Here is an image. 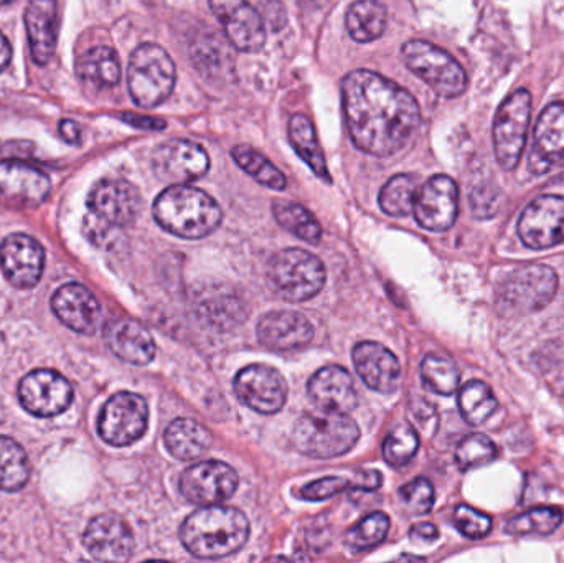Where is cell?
I'll return each instance as SVG.
<instances>
[{"mask_svg": "<svg viewBox=\"0 0 564 563\" xmlns=\"http://www.w3.org/2000/svg\"><path fill=\"white\" fill-rule=\"evenodd\" d=\"M348 134L360 151L388 158L401 151L421 121L410 91L368 69H355L341 83Z\"/></svg>", "mask_w": 564, "mask_h": 563, "instance_id": "1", "label": "cell"}, {"mask_svg": "<svg viewBox=\"0 0 564 563\" xmlns=\"http://www.w3.org/2000/svg\"><path fill=\"white\" fill-rule=\"evenodd\" d=\"M250 538V522L237 508L202 506L185 519L181 529L182 544L198 559H224L235 554Z\"/></svg>", "mask_w": 564, "mask_h": 563, "instance_id": "2", "label": "cell"}, {"mask_svg": "<svg viewBox=\"0 0 564 563\" xmlns=\"http://www.w3.org/2000/svg\"><path fill=\"white\" fill-rule=\"evenodd\" d=\"M154 217L169 234L197 240L217 230L224 215L220 205L207 192L177 184L155 198Z\"/></svg>", "mask_w": 564, "mask_h": 563, "instance_id": "3", "label": "cell"}, {"mask_svg": "<svg viewBox=\"0 0 564 563\" xmlns=\"http://www.w3.org/2000/svg\"><path fill=\"white\" fill-rule=\"evenodd\" d=\"M360 439V429L348 413H305L295 422L292 443L308 458L328 459L345 455Z\"/></svg>", "mask_w": 564, "mask_h": 563, "instance_id": "4", "label": "cell"}, {"mask_svg": "<svg viewBox=\"0 0 564 563\" xmlns=\"http://www.w3.org/2000/svg\"><path fill=\"white\" fill-rule=\"evenodd\" d=\"M325 277L324 263L315 255L299 248L274 255L268 268L271 290L289 303H302L321 293Z\"/></svg>", "mask_w": 564, "mask_h": 563, "instance_id": "5", "label": "cell"}, {"mask_svg": "<svg viewBox=\"0 0 564 563\" xmlns=\"http://www.w3.org/2000/svg\"><path fill=\"white\" fill-rule=\"evenodd\" d=\"M175 65L162 46L145 43L129 59L128 86L132 101L141 108H155L169 98L175 86Z\"/></svg>", "mask_w": 564, "mask_h": 563, "instance_id": "6", "label": "cell"}, {"mask_svg": "<svg viewBox=\"0 0 564 563\" xmlns=\"http://www.w3.org/2000/svg\"><path fill=\"white\" fill-rule=\"evenodd\" d=\"M404 65L444 98H456L467 88V75L456 58L424 40H410L401 48Z\"/></svg>", "mask_w": 564, "mask_h": 563, "instance_id": "7", "label": "cell"}, {"mask_svg": "<svg viewBox=\"0 0 564 563\" xmlns=\"http://www.w3.org/2000/svg\"><path fill=\"white\" fill-rule=\"evenodd\" d=\"M530 116L532 95L527 89L512 93L497 111L494 122V149L497 161L506 171H513L519 165L525 148Z\"/></svg>", "mask_w": 564, "mask_h": 563, "instance_id": "8", "label": "cell"}, {"mask_svg": "<svg viewBox=\"0 0 564 563\" xmlns=\"http://www.w3.org/2000/svg\"><path fill=\"white\" fill-rule=\"evenodd\" d=\"M558 277L546 264H527L512 271L499 288L500 301L516 313H535L555 297Z\"/></svg>", "mask_w": 564, "mask_h": 563, "instance_id": "9", "label": "cell"}, {"mask_svg": "<svg viewBox=\"0 0 564 563\" xmlns=\"http://www.w3.org/2000/svg\"><path fill=\"white\" fill-rule=\"evenodd\" d=\"M149 423V407L141 396L119 392L102 407L98 420L99 436L108 445L128 446L138 442Z\"/></svg>", "mask_w": 564, "mask_h": 563, "instance_id": "10", "label": "cell"}, {"mask_svg": "<svg viewBox=\"0 0 564 563\" xmlns=\"http://www.w3.org/2000/svg\"><path fill=\"white\" fill-rule=\"evenodd\" d=\"M238 483L237 472L227 463L202 462L182 473L178 488L192 505L214 506L228 501L237 492Z\"/></svg>", "mask_w": 564, "mask_h": 563, "instance_id": "11", "label": "cell"}, {"mask_svg": "<svg viewBox=\"0 0 564 563\" xmlns=\"http://www.w3.org/2000/svg\"><path fill=\"white\" fill-rule=\"evenodd\" d=\"M19 399L26 412L40 419H52L72 403V383L55 370H33L20 382Z\"/></svg>", "mask_w": 564, "mask_h": 563, "instance_id": "12", "label": "cell"}, {"mask_svg": "<svg viewBox=\"0 0 564 563\" xmlns=\"http://www.w3.org/2000/svg\"><path fill=\"white\" fill-rule=\"evenodd\" d=\"M519 235L532 250L558 247L564 241V197L542 195L523 210Z\"/></svg>", "mask_w": 564, "mask_h": 563, "instance_id": "13", "label": "cell"}, {"mask_svg": "<svg viewBox=\"0 0 564 563\" xmlns=\"http://www.w3.org/2000/svg\"><path fill=\"white\" fill-rule=\"evenodd\" d=\"M141 194L128 181L106 178L96 184L88 198L93 218L108 227H128L141 212Z\"/></svg>", "mask_w": 564, "mask_h": 563, "instance_id": "14", "label": "cell"}, {"mask_svg": "<svg viewBox=\"0 0 564 563\" xmlns=\"http://www.w3.org/2000/svg\"><path fill=\"white\" fill-rule=\"evenodd\" d=\"M235 393L240 402L254 412L273 415L285 405L288 383L273 367L257 364L238 372L235 379Z\"/></svg>", "mask_w": 564, "mask_h": 563, "instance_id": "15", "label": "cell"}, {"mask_svg": "<svg viewBox=\"0 0 564 563\" xmlns=\"http://www.w3.org/2000/svg\"><path fill=\"white\" fill-rule=\"evenodd\" d=\"M459 210V188L447 175L430 178L417 191L414 217L421 227L431 231H446L453 227Z\"/></svg>", "mask_w": 564, "mask_h": 563, "instance_id": "16", "label": "cell"}, {"mask_svg": "<svg viewBox=\"0 0 564 563\" xmlns=\"http://www.w3.org/2000/svg\"><path fill=\"white\" fill-rule=\"evenodd\" d=\"M212 12L224 23L225 33L240 52H260L267 43V23L247 0H210Z\"/></svg>", "mask_w": 564, "mask_h": 563, "instance_id": "17", "label": "cell"}, {"mask_svg": "<svg viewBox=\"0 0 564 563\" xmlns=\"http://www.w3.org/2000/svg\"><path fill=\"white\" fill-rule=\"evenodd\" d=\"M45 267V251L35 238L12 234L0 245V268L3 277L19 290H30L39 283Z\"/></svg>", "mask_w": 564, "mask_h": 563, "instance_id": "18", "label": "cell"}, {"mask_svg": "<svg viewBox=\"0 0 564 563\" xmlns=\"http://www.w3.org/2000/svg\"><path fill=\"white\" fill-rule=\"evenodd\" d=\"M83 545L99 562H128L134 552V535L121 516L106 512L89 522Z\"/></svg>", "mask_w": 564, "mask_h": 563, "instance_id": "19", "label": "cell"}, {"mask_svg": "<svg viewBox=\"0 0 564 563\" xmlns=\"http://www.w3.org/2000/svg\"><path fill=\"white\" fill-rule=\"evenodd\" d=\"M152 159L159 177L171 182V185L197 181L210 167V159L205 149L185 139H172L159 145Z\"/></svg>", "mask_w": 564, "mask_h": 563, "instance_id": "20", "label": "cell"}, {"mask_svg": "<svg viewBox=\"0 0 564 563\" xmlns=\"http://www.w3.org/2000/svg\"><path fill=\"white\" fill-rule=\"evenodd\" d=\"M52 184L46 174L22 161L0 162V201L12 207H39L46 201Z\"/></svg>", "mask_w": 564, "mask_h": 563, "instance_id": "21", "label": "cell"}, {"mask_svg": "<svg viewBox=\"0 0 564 563\" xmlns=\"http://www.w3.org/2000/svg\"><path fill=\"white\" fill-rule=\"evenodd\" d=\"M55 316L75 333L91 336L101 324V306L95 294L78 283L63 284L52 297Z\"/></svg>", "mask_w": 564, "mask_h": 563, "instance_id": "22", "label": "cell"}, {"mask_svg": "<svg viewBox=\"0 0 564 563\" xmlns=\"http://www.w3.org/2000/svg\"><path fill=\"white\" fill-rule=\"evenodd\" d=\"M529 161L533 174H545L564 161V102H553L540 115Z\"/></svg>", "mask_w": 564, "mask_h": 563, "instance_id": "23", "label": "cell"}, {"mask_svg": "<svg viewBox=\"0 0 564 563\" xmlns=\"http://www.w3.org/2000/svg\"><path fill=\"white\" fill-rule=\"evenodd\" d=\"M258 339L274 353L304 349L314 339V327L307 317L291 311H276L261 317L257 327Z\"/></svg>", "mask_w": 564, "mask_h": 563, "instance_id": "24", "label": "cell"}, {"mask_svg": "<svg viewBox=\"0 0 564 563\" xmlns=\"http://www.w3.org/2000/svg\"><path fill=\"white\" fill-rule=\"evenodd\" d=\"M351 357L358 376L375 392L393 393L400 386V362L381 344L360 343L355 346Z\"/></svg>", "mask_w": 564, "mask_h": 563, "instance_id": "25", "label": "cell"}, {"mask_svg": "<svg viewBox=\"0 0 564 563\" xmlns=\"http://www.w3.org/2000/svg\"><path fill=\"white\" fill-rule=\"evenodd\" d=\"M307 390L312 402L325 412L350 413L357 407L354 379L341 367L328 366L317 370L308 380Z\"/></svg>", "mask_w": 564, "mask_h": 563, "instance_id": "26", "label": "cell"}, {"mask_svg": "<svg viewBox=\"0 0 564 563\" xmlns=\"http://www.w3.org/2000/svg\"><path fill=\"white\" fill-rule=\"evenodd\" d=\"M105 343L115 356L132 366H148L155 357L154 337L135 321H111L105 329Z\"/></svg>", "mask_w": 564, "mask_h": 563, "instance_id": "27", "label": "cell"}, {"mask_svg": "<svg viewBox=\"0 0 564 563\" xmlns=\"http://www.w3.org/2000/svg\"><path fill=\"white\" fill-rule=\"evenodd\" d=\"M23 19L33 59L39 65H46L55 53L58 32V10L55 0H32Z\"/></svg>", "mask_w": 564, "mask_h": 563, "instance_id": "28", "label": "cell"}, {"mask_svg": "<svg viewBox=\"0 0 564 563\" xmlns=\"http://www.w3.org/2000/svg\"><path fill=\"white\" fill-rule=\"evenodd\" d=\"M212 433L194 419H177L167 426L164 443L167 452L182 462L200 458L212 446Z\"/></svg>", "mask_w": 564, "mask_h": 563, "instance_id": "29", "label": "cell"}, {"mask_svg": "<svg viewBox=\"0 0 564 563\" xmlns=\"http://www.w3.org/2000/svg\"><path fill=\"white\" fill-rule=\"evenodd\" d=\"M79 78L96 89L112 88L121 79L118 55L109 46H95L76 65Z\"/></svg>", "mask_w": 564, "mask_h": 563, "instance_id": "30", "label": "cell"}, {"mask_svg": "<svg viewBox=\"0 0 564 563\" xmlns=\"http://www.w3.org/2000/svg\"><path fill=\"white\" fill-rule=\"evenodd\" d=\"M387 9L377 0H357L345 19L348 33L355 42L368 43L380 39L387 29Z\"/></svg>", "mask_w": 564, "mask_h": 563, "instance_id": "31", "label": "cell"}, {"mask_svg": "<svg viewBox=\"0 0 564 563\" xmlns=\"http://www.w3.org/2000/svg\"><path fill=\"white\" fill-rule=\"evenodd\" d=\"M289 139H291L292 148L301 155L302 161L314 171V174L324 178L325 182H330L324 152L318 144L314 124L307 116H292L291 122H289Z\"/></svg>", "mask_w": 564, "mask_h": 563, "instance_id": "32", "label": "cell"}, {"mask_svg": "<svg viewBox=\"0 0 564 563\" xmlns=\"http://www.w3.org/2000/svg\"><path fill=\"white\" fill-rule=\"evenodd\" d=\"M30 478V462L25 450L9 436H0V489L17 492Z\"/></svg>", "mask_w": 564, "mask_h": 563, "instance_id": "33", "label": "cell"}, {"mask_svg": "<svg viewBox=\"0 0 564 563\" xmlns=\"http://www.w3.org/2000/svg\"><path fill=\"white\" fill-rule=\"evenodd\" d=\"M274 218L289 234L295 235L307 243H321L322 227L317 218L294 202L278 201L273 207Z\"/></svg>", "mask_w": 564, "mask_h": 563, "instance_id": "34", "label": "cell"}, {"mask_svg": "<svg viewBox=\"0 0 564 563\" xmlns=\"http://www.w3.org/2000/svg\"><path fill=\"white\" fill-rule=\"evenodd\" d=\"M381 475L378 472H364L358 473L354 479L338 478V476H330V478L318 479V481L311 483L301 489V496L308 501H322V499L332 498L345 489H361V491H375L380 488Z\"/></svg>", "mask_w": 564, "mask_h": 563, "instance_id": "35", "label": "cell"}, {"mask_svg": "<svg viewBox=\"0 0 564 563\" xmlns=\"http://www.w3.org/2000/svg\"><path fill=\"white\" fill-rule=\"evenodd\" d=\"M497 399L492 389L480 380L467 382L459 392V410L469 425L486 423L497 410Z\"/></svg>", "mask_w": 564, "mask_h": 563, "instance_id": "36", "label": "cell"}, {"mask_svg": "<svg viewBox=\"0 0 564 563\" xmlns=\"http://www.w3.org/2000/svg\"><path fill=\"white\" fill-rule=\"evenodd\" d=\"M417 181L410 174H398L384 184L380 192L381 210L391 217H406L413 212Z\"/></svg>", "mask_w": 564, "mask_h": 563, "instance_id": "37", "label": "cell"}, {"mask_svg": "<svg viewBox=\"0 0 564 563\" xmlns=\"http://www.w3.org/2000/svg\"><path fill=\"white\" fill-rule=\"evenodd\" d=\"M198 316L215 329H230L247 317L245 303L240 297L227 293L207 297L198 306Z\"/></svg>", "mask_w": 564, "mask_h": 563, "instance_id": "38", "label": "cell"}, {"mask_svg": "<svg viewBox=\"0 0 564 563\" xmlns=\"http://www.w3.org/2000/svg\"><path fill=\"white\" fill-rule=\"evenodd\" d=\"M231 155H234L235 162L261 185H267L274 191H284L288 185L285 175L280 169L273 162L268 161L263 154L251 149L250 145H235L231 149Z\"/></svg>", "mask_w": 564, "mask_h": 563, "instance_id": "39", "label": "cell"}, {"mask_svg": "<svg viewBox=\"0 0 564 563\" xmlns=\"http://www.w3.org/2000/svg\"><path fill=\"white\" fill-rule=\"evenodd\" d=\"M421 379L423 386L437 396H453L459 389L460 376L456 364L436 354L424 357L421 364Z\"/></svg>", "mask_w": 564, "mask_h": 563, "instance_id": "40", "label": "cell"}, {"mask_svg": "<svg viewBox=\"0 0 564 563\" xmlns=\"http://www.w3.org/2000/svg\"><path fill=\"white\" fill-rule=\"evenodd\" d=\"M562 522L563 512L558 508H536L513 518L507 524L506 531L516 538L550 535L562 526Z\"/></svg>", "mask_w": 564, "mask_h": 563, "instance_id": "41", "label": "cell"}, {"mask_svg": "<svg viewBox=\"0 0 564 563\" xmlns=\"http://www.w3.org/2000/svg\"><path fill=\"white\" fill-rule=\"evenodd\" d=\"M390 531V519L383 512H373L364 521L358 522L348 534L345 535V545L351 552H365L377 548L387 538Z\"/></svg>", "mask_w": 564, "mask_h": 563, "instance_id": "42", "label": "cell"}, {"mask_svg": "<svg viewBox=\"0 0 564 563\" xmlns=\"http://www.w3.org/2000/svg\"><path fill=\"white\" fill-rule=\"evenodd\" d=\"M420 448V439L413 426L400 425L384 440V462L393 468L408 465Z\"/></svg>", "mask_w": 564, "mask_h": 563, "instance_id": "43", "label": "cell"}, {"mask_svg": "<svg viewBox=\"0 0 564 563\" xmlns=\"http://www.w3.org/2000/svg\"><path fill=\"white\" fill-rule=\"evenodd\" d=\"M497 456V448L489 436L482 433H474L459 443L456 450V465L460 472H469L477 466L494 462Z\"/></svg>", "mask_w": 564, "mask_h": 563, "instance_id": "44", "label": "cell"}, {"mask_svg": "<svg viewBox=\"0 0 564 563\" xmlns=\"http://www.w3.org/2000/svg\"><path fill=\"white\" fill-rule=\"evenodd\" d=\"M192 56H194L195 65L205 75L227 69L228 53L218 36L204 35V40H198L192 48Z\"/></svg>", "mask_w": 564, "mask_h": 563, "instance_id": "45", "label": "cell"}, {"mask_svg": "<svg viewBox=\"0 0 564 563\" xmlns=\"http://www.w3.org/2000/svg\"><path fill=\"white\" fill-rule=\"evenodd\" d=\"M400 498L411 515H427L434 506L433 485L424 478L414 479L400 489Z\"/></svg>", "mask_w": 564, "mask_h": 563, "instance_id": "46", "label": "cell"}, {"mask_svg": "<svg viewBox=\"0 0 564 563\" xmlns=\"http://www.w3.org/2000/svg\"><path fill=\"white\" fill-rule=\"evenodd\" d=\"M454 524L460 534L469 539H484L492 531V519L469 506H457L454 511Z\"/></svg>", "mask_w": 564, "mask_h": 563, "instance_id": "47", "label": "cell"}, {"mask_svg": "<svg viewBox=\"0 0 564 563\" xmlns=\"http://www.w3.org/2000/svg\"><path fill=\"white\" fill-rule=\"evenodd\" d=\"M470 205H473V212L476 217H492V215H496L497 208H499V192L494 191L489 185L477 187L470 194Z\"/></svg>", "mask_w": 564, "mask_h": 563, "instance_id": "48", "label": "cell"}, {"mask_svg": "<svg viewBox=\"0 0 564 563\" xmlns=\"http://www.w3.org/2000/svg\"><path fill=\"white\" fill-rule=\"evenodd\" d=\"M122 118L135 128L154 129V131H162V129L167 128V124L161 119L148 118V116L126 115Z\"/></svg>", "mask_w": 564, "mask_h": 563, "instance_id": "49", "label": "cell"}, {"mask_svg": "<svg viewBox=\"0 0 564 563\" xmlns=\"http://www.w3.org/2000/svg\"><path fill=\"white\" fill-rule=\"evenodd\" d=\"M411 538L416 539V541L434 542L440 538V531H437L436 526L423 522V524L414 526L411 529Z\"/></svg>", "mask_w": 564, "mask_h": 563, "instance_id": "50", "label": "cell"}, {"mask_svg": "<svg viewBox=\"0 0 564 563\" xmlns=\"http://www.w3.org/2000/svg\"><path fill=\"white\" fill-rule=\"evenodd\" d=\"M59 132H62L63 139H65L68 144H79L82 141V129L76 124L72 119H65L59 124Z\"/></svg>", "mask_w": 564, "mask_h": 563, "instance_id": "51", "label": "cell"}, {"mask_svg": "<svg viewBox=\"0 0 564 563\" xmlns=\"http://www.w3.org/2000/svg\"><path fill=\"white\" fill-rule=\"evenodd\" d=\"M10 58H12V48L9 40L0 33V73L9 66Z\"/></svg>", "mask_w": 564, "mask_h": 563, "instance_id": "52", "label": "cell"}, {"mask_svg": "<svg viewBox=\"0 0 564 563\" xmlns=\"http://www.w3.org/2000/svg\"><path fill=\"white\" fill-rule=\"evenodd\" d=\"M12 2V0H0V6H7V3Z\"/></svg>", "mask_w": 564, "mask_h": 563, "instance_id": "53", "label": "cell"}]
</instances>
